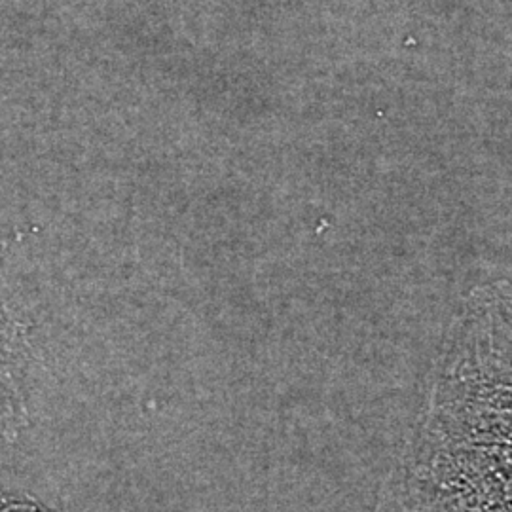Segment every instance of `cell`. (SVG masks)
Segmentation results:
<instances>
[{
	"label": "cell",
	"instance_id": "7a4b0ae2",
	"mask_svg": "<svg viewBox=\"0 0 512 512\" xmlns=\"http://www.w3.org/2000/svg\"><path fill=\"white\" fill-rule=\"evenodd\" d=\"M33 363L31 330L0 270V446L27 423V382Z\"/></svg>",
	"mask_w": 512,
	"mask_h": 512
},
{
	"label": "cell",
	"instance_id": "3957f363",
	"mask_svg": "<svg viewBox=\"0 0 512 512\" xmlns=\"http://www.w3.org/2000/svg\"><path fill=\"white\" fill-rule=\"evenodd\" d=\"M0 512H55L27 495H10L0 490Z\"/></svg>",
	"mask_w": 512,
	"mask_h": 512
},
{
	"label": "cell",
	"instance_id": "6da1fadb",
	"mask_svg": "<svg viewBox=\"0 0 512 512\" xmlns=\"http://www.w3.org/2000/svg\"><path fill=\"white\" fill-rule=\"evenodd\" d=\"M511 287L471 293L376 512H512Z\"/></svg>",
	"mask_w": 512,
	"mask_h": 512
}]
</instances>
